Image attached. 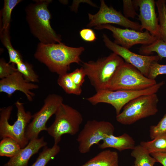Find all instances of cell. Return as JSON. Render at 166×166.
<instances>
[{
  "mask_svg": "<svg viewBox=\"0 0 166 166\" xmlns=\"http://www.w3.org/2000/svg\"><path fill=\"white\" fill-rule=\"evenodd\" d=\"M84 50L83 47H70L61 42L49 44L39 42L34 56L50 71L60 75L68 73L71 64L81 63L80 56Z\"/></svg>",
  "mask_w": 166,
  "mask_h": 166,
  "instance_id": "cell-1",
  "label": "cell"
},
{
  "mask_svg": "<svg viewBox=\"0 0 166 166\" xmlns=\"http://www.w3.org/2000/svg\"><path fill=\"white\" fill-rule=\"evenodd\" d=\"M34 2L25 8L26 19L31 33L43 44L61 42V35L56 33L50 25L52 16L48 7L52 0Z\"/></svg>",
  "mask_w": 166,
  "mask_h": 166,
  "instance_id": "cell-2",
  "label": "cell"
},
{
  "mask_svg": "<svg viewBox=\"0 0 166 166\" xmlns=\"http://www.w3.org/2000/svg\"><path fill=\"white\" fill-rule=\"evenodd\" d=\"M124 62L121 57L112 53L96 61L82 62L81 67L97 92L108 89L117 70Z\"/></svg>",
  "mask_w": 166,
  "mask_h": 166,
  "instance_id": "cell-3",
  "label": "cell"
},
{
  "mask_svg": "<svg viewBox=\"0 0 166 166\" xmlns=\"http://www.w3.org/2000/svg\"><path fill=\"white\" fill-rule=\"evenodd\" d=\"M17 108V119L11 125L9 122L13 107L9 106L0 109V137L2 139L10 137L15 141L21 148L25 147L29 141L26 136V129L33 115L29 111L26 112L23 103L19 101L15 103Z\"/></svg>",
  "mask_w": 166,
  "mask_h": 166,
  "instance_id": "cell-4",
  "label": "cell"
},
{
  "mask_svg": "<svg viewBox=\"0 0 166 166\" xmlns=\"http://www.w3.org/2000/svg\"><path fill=\"white\" fill-rule=\"evenodd\" d=\"M55 115L54 121L47 128V131L53 138L54 144H58L63 135L76 134L83 120L79 112L63 103L59 106Z\"/></svg>",
  "mask_w": 166,
  "mask_h": 166,
  "instance_id": "cell-5",
  "label": "cell"
},
{
  "mask_svg": "<svg viewBox=\"0 0 166 166\" xmlns=\"http://www.w3.org/2000/svg\"><path fill=\"white\" fill-rule=\"evenodd\" d=\"M159 99L156 93L142 95L126 104L116 119L124 125H130L139 120L155 115L158 112Z\"/></svg>",
  "mask_w": 166,
  "mask_h": 166,
  "instance_id": "cell-6",
  "label": "cell"
},
{
  "mask_svg": "<svg viewBox=\"0 0 166 166\" xmlns=\"http://www.w3.org/2000/svg\"><path fill=\"white\" fill-rule=\"evenodd\" d=\"M157 83L143 75L131 65L124 62L118 68L108 90L137 91L151 87Z\"/></svg>",
  "mask_w": 166,
  "mask_h": 166,
  "instance_id": "cell-7",
  "label": "cell"
},
{
  "mask_svg": "<svg viewBox=\"0 0 166 166\" xmlns=\"http://www.w3.org/2000/svg\"><path fill=\"white\" fill-rule=\"evenodd\" d=\"M164 84V82L162 81L151 87L140 90H101L96 92L94 95L87 98L86 100L93 105L100 103L110 104L115 109L117 115L130 101L142 95L156 93Z\"/></svg>",
  "mask_w": 166,
  "mask_h": 166,
  "instance_id": "cell-8",
  "label": "cell"
},
{
  "mask_svg": "<svg viewBox=\"0 0 166 166\" xmlns=\"http://www.w3.org/2000/svg\"><path fill=\"white\" fill-rule=\"evenodd\" d=\"M114 126L109 122L87 121L77 138L79 152L82 154L89 152L93 145H98L107 136L114 134Z\"/></svg>",
  "mask_w": 166,
  "mask_h": 166,
  "instance_id": "cell-9",
  "label": "cell"
},
{
  "mask_svg": "<svg viewBox=\"0 0 166 166\" xmlns=\"http://www.w3.org/2000/svg\"><path fill=\"white\" fill-rule=\"evenodd\" d=\"M63 101L62 96L55 94H50L46 97L42 107L33 115L32 121L26 128V136L29 141L38 138L39 134L42 131H47V128L46 124L47 121L55 114Z\"/></svg>",
  "mask_w": 166,
  "mask_h": 166,
  "instance_id": "cell-10",
  "label": "cell"
},
{
  "mask_svg": "<svg viewBox=\"0 0 166 166\" xmlns=\"http://www.w3.org/2000/svg\"><path fill=\"white\" fill-rule=\"evenodd\" d=\"M88 14L89 22L86 26L88 28L114 24L126 28L143 32L140 24L130 20L112 6L109 7L103 0H100V9L97 13L94 14L89 13Z\"/></svg>",
  "mask_w": 166,
  "mask_h": 166,
  "instance_id": "cell-11",
  "label": "cell"
},
{
  "mask_svg": "<svg viewBox=\"0 0 166 166\" xmlns=\"http://www.w3.org/2000/svg\"><path fill=\"white\" fill-rule=\"evenodd\" d=\"M94 28L98 30L105 29L111 31L114 39L113 42L128 49L136 44H150L159 38L146 30L140 32L128 28L123 29L110 24L102 25L94 27Z\"/></svg>",
  "mask_w": 166,
  "mask_h": 166,
  "instance_id": "cell-12",
  "label": "cell"
},
{
  "mask_svg": "<svg viewBox=\"0 0 166 166\" xmlns=\"http://www.w3.org/2000/svg\"><path fill=\"white\" fill-rule=\"evenodd\" d=\"M105 46L113 53L121 57L125 62L134 66L148 77L151 65L160 60L158 55H144L132 52L112 41L105 34L103 35Z\"/></svg>",
  "mask_w": 166,
  "mask_h": 166,
  "instance_id": "cell-13",
  "label": "cell"
},
{
  "mask_svg": "<svg viewBox=\"0 0 166 166\" xmlns=\"http://www.w3.org/2000/svg\"><path fill=\"white\" fill-rule=\"evenodd\" d=\"M38 85L27 82L22 74L17 71L8 77L1 79L0 81V92L4 93L10 97L17 91L24 93L28 100L31 101L35 94L30 90L37 89Z\"/></svg>",
  "mask_w": 166,
  "mask_h": 166,
  "instance_id": "cell-14",
  "label": "cell"
},
{
  "mask_svg": "<svg viewBox=\"0 0 166 166\" xmlns=\"http://www.w3.org/2000/svg\"><path fill=\"white\" fill-rule=\"evenodd\" d=\"M133 1L135 7L138 6L139 8L140 13L138 15L142 30L145 29L159 38V25L155 11V1L154 0Z\"/></svg>",
  "mask_w": 166,
  "mask_h": 166,
  "instance_id": "cell-15",
  "label": "cell"
},
{
  "mask_svg": "<svg viewBox=\"0 0 166 166\" xmlns=\"http://www.w3.org/2000/svg\"><path fill=\"white\" fill-rule=\"evenodd\" d=\"M47 144L43 136L30 141L26 146L21 148L16 155L10 158L4 166H27L31 157L38 153L41 148L45 146Z\"/></svg>",
  "mask_w": 166,
  "mask_h": 166,
  "instance_id": "cell-16",
  "label": "cell"
},
{
  "mask_svg": "<svg viewBox=\"0 0 166 166\" xmlns=\"http://www.w3.org/2000/svg\"><path fill=\"white\" fill-rule=\"evenodd\" d=\"M102 141L101 143L98 144V147L102 149L112 148L121 152L127 149L132 150L136 146L133 139L126 133L119 136L114 134L109 135Z\"/></svg>",
  "mask_w": 166,
  "mask_h": 166,
  "instance_id": "cell-17",
  "label": "cell"
},
{
  "mask_svg": "<svg viewBox=\"0 0 166 166\" xmlns=\"http://www.w3.org/2000/svg\"><path fill=\"white\" fill-rule=\"evenodd\" d=\"M80 166H119L116 151L104 150Z\"/></svg>",
  "mask_w": 166,
  "mask_h": 166,
  "instance_id": "cell-18",
  "label": "cell"
},
{
  "mask_svg": "<svg viewBox=\"0 0 166 166\" xmlns=\"http://www.w3.org/2000/svg\"><path fill=\"white\" fill-rule=\"evenodd\" d=\"M135 158L132 166H154L156 162L150 153L140 144L136 146L131 153Z\"/></svg>",
  "mask_w": 166,
  "mask_h": 166,
  "instance_id": "cell-19",
  "label": "cell"
},
{
  "mask_svg": "<svg viewBox=\"0 0 166 166\" xmlns=\"http://www.w3.org/2000/svg\"><path fill=\"white\" fill-rule=\"evenodd\" d=\"M0 33L1 41L9 54V61L8 63L16 65L23 61L20 54L12 46L10 40L9 29L1 30Z\"/></svg>",
  "mask_w": 166,
  "mask_h": 166,
  "instance_id": "cell-20",
  "label": "cell"
},
{
  "mask_svg": "<svg viewBox=\"0 0 166 166\" xmlns=\"http://www.w3.org/2000/svg\"><path fill=\"white\" fill-rule=\"evenodd\" d=\"M22 0H4L0 14V30H9L12 12L14 8Z\"/></svg>",
  "mask_w": 166,
  "mask_h": 166,
  "instance_id": "cell-21",
  "label": "cell"
},
{
  "mask_svg": "<svg viewBox=\"0 0 166 166\" xmlns=\"http://www.w3.org/2000/svg\"><path fill=\"white\" fill-rule=\"evenodd\" d=\"M139 52L140 54L144 55H149L156 52L161 60L166 58V43L158 38L152 44L142 45L139 48Z\"/></svg>",
  "mask_w": 166,
  "mask_h": 166,
  "instance_id": "cell-22",
  "label": "cell"
},
{
  "mask_svg": "<svg viewBox=\"0 0 166 166\" xmlns=\"http://www.w3.org/2000/svg\"><path fill=\"white\" fill-rule=\"evenodd\" d=\"M140 144L150 154L166 152V133L160 135L151 141H141Z\"/></svg>",
  "mask_w": 166,
  "mask_h": 166,
  "instance_id": "cell-23",
  "label": "cell"
},
{
  "mask_svg": "<svg viewBox=\"0 0 166 166\" xmlns=\"http://www.w3.org/2000/svg\"><path fill=\"white\" fill-rule=\"evenodd\" d=\"M57 83L67 94L80 95L81 93V87L77 86L74 83L69 73L59 75Z\"/></svg>",
  "mask_w": 166,
  "mask_h": 166,
  "instance_id": "cell-24",
  "label": "cell"
},
{
  "mask_svg": "<svg viewBox=\"0 0 166 166\" xmlns=\"http://www.w3.org/2000/svg\"><path fill=\"white\" fill-rule=\"evenodd\" d=\"M159 25V39L166 43V0H158L156 2Z\"/></svg>",
  "mask_w": 166,
  "mask_h": 166,
  "instance_id": "cell-25",
  "label": "cell"
},
{
  "mask_svg": "<svg viewBox=\"0 0 166 166\" xmlns=\"http://www.w3.org/2000/svg\"><path fill=\"white\" fill-rule=\"evenodd\" d=\"M21 149L20 145L12 138H4L0 142V156L10 158L16 155Z\"/></svg>",
  "mask_w": 166,
  "mask_h": 166,
  "instance_id": "cell-26",
  "label": "cell"
},
{
  "mask_svg": "<svg viewBox=\"0 0 166 166\" xmlns=\"http://www.w3.org/2000/svg\"><path fill=\"white\" fill-rule=\"evenodd\" d=\"M60 148L58 144H55L51 148L44 147L39 153L36 161L31 166H45L48 162L60 152Z\"/></svg>",
  "mask_w": 166,
  "mask_h": 166,
  "instance_id": "cell-27",
  "label": "cell"
},
{
  "mask_svg": "<svg viewBox=\"0 0 166 166\" xmlns=\"http://www.w3.org/2000/svg\"><path fill=\"white\" fill-rule=\"evenodd\" d=\"M16 65L17 71L22 74L27 82L33 83L38 82V76L34 71L31 64L22 61Z\"/></svg>",
  "mask_w": 166,
  "mask_h": 166,
  "instance_id": "cell-28",
  "label": "cell"
},
{
  "mask_svg": "<svg viewBox=\"0 0 166 166\" xmlns=\"http://www.w3.org/2000/svg\"><path fill=\"white\" fill-rule=\"evenodd\" d=\"M166 133V114L161 119L157 124L150 126L149 136L151 140L157 137Z\"/></svg>",
  "mask_w": 166,
  "mask_h": 166,
  "instance_id": "cell-29",
  "label": "cell"
},
{
  "mask_svg": "<svg viewBox=\"0 0 166 166\" xmlns=\"http://www.w3.org/2000/svg\"><path fill=\"white\" fill-rule=\"evenodd\" d=\"M15 64L6 63L3 58L0 60V78L7 77L17 71Z\"/></svg>",
  "mask_w": 166,
  "mask_h": 166,
  "instance_id": "cell-30",
  "label": "cell"
},
{
  "mask_svg": "<svg viewBox=\"0 0 166 166\" xmlns=\"http://www.w3.org/2000/svg\"><path fill=\"white\" fill-rule=\"evenodd\" d=\"M163 74H166V65H161L155 62L150 66L148 77L155 80L157 76Z\"/></svg>",
  "mask_w": 166,
  "mask_h": 166,
  "instance_id": "cell-31",
  "label": "cell"
},
{
  "mask_svg": "<svg viewBox=\"0 0 166 166\" xmlns=\"http://www.w3.org/2000/svg\"><path fill=\"white\" fill-rule=\"evenodd\" d=\"M69 73L74 83L77 86L81 87L85 81V77L86 76L83 67L77 68Z\"/></svg>",
  "mask_w": 166,
  "mask_h": 166,
  "instance_id": "cell-32",
  "label": "cell"
},
{
  "mask_svg": "<svg viewBox=\"0 0 166 166\" xmlns=\"http://www.w3.org/2000/svg\"><path fill=\"white\" fill-rule=\"evenodd\" d=\"M123 11L124 16L127 18H134L138 14L135 11L133 0H123Z\"/></svg>",
  "mask_w": 166,
  "mask_h": 166,
  "instance_id": "cell-33",
  "label": "cell"
},
{
  "mask_svg": "<svg viewBox=\"0 0 166 166\" xmlns=\"http://www.w3.org/2000/svg\"><path fill=\"white\" fill-rule=\"evenodd\" d=\"M79 34L81 38L86 42H93L97 39L95 33L90 29H82L80 31Z\"/></svg>",
  "mask_w": 166,
  "mask_h": 166,
  "instance_id": "cell-34",
  "label": "cell"
},
{
  "mask_svg": "<svg viewBox=\"0 0 166 166\" xmlns=\"http://www.w3.org/2000/svg\"><path fill=\"white\" fill-rule=\"evenodd\" d=\"M150 155L156 160L163 166H166V152H154Z\"/></svg>",
  "mask_w": 166,
  "mask_h": 166,
  "instance_id": "cell-35",
  "label": "cell"
}]
</instances>
